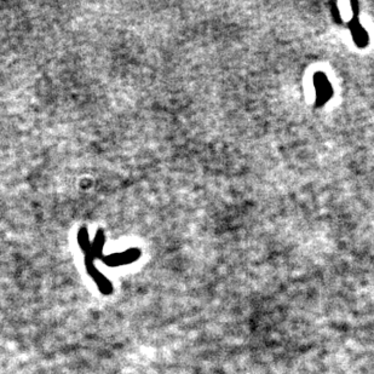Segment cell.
Returning a JSON list of instances; mask_svg holds the SVG:
<instances>
[{
  "instance_id": "obj_1",
  "label": "cell",
  "mask_w": 374,
  "mask_h": 374,
  "mask_svg": "<svg viewBox=\"0 0 374 374\" xmlns=\"http://www.w3.org/2000/svg\"><path fill=\"white\" fill-rule=\"evenodd\" d=\"M138 256H140V251L131 250V251H128V252H125L121 254H113V256L108 257V258H106V259L108 260L107 264H109V265H120V264L132 262V260L136 259Z\"/></svg>"
}]
</instances>
